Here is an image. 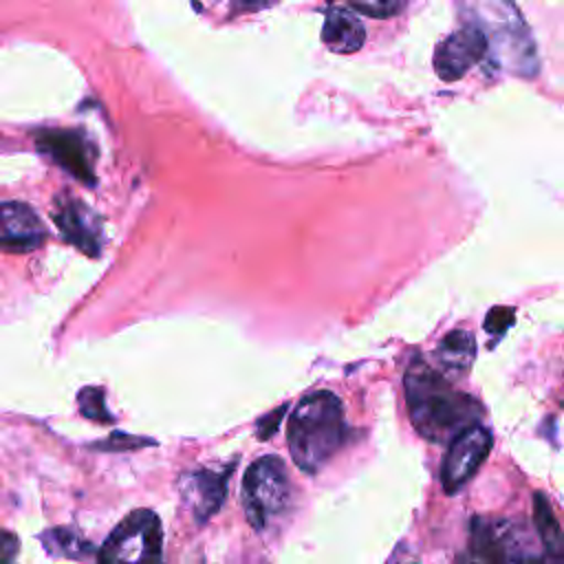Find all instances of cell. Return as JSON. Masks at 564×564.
I'll return each mask as SVG.
<instances>
[{
  "label": "cell",
  "mask_w": 564,
  "mask_h": 564,
  "mask_svg": "<svg viewBox=\"0 0 564 564\" xmlns=\"http://www.w3.org/2000/svg\"><path fill=\"white\" fill-rule=\"evenodd\" d=\"M487 46V33L478 24H465L463 29L454 31L436 46L434 68L438 77L445 82L463 77L474 64H478L485 57Z\"/></svg>",
  "instance_id": "obj_7"
},
{
  "label": "cell",
  "mask_w": 564,
  "mask_h": 564,
  "mask_svg": "<svg viewBox=\"0 0 564 564\" xmlns=\"http://www.w3.org/2000/svg\"><path fill=\"white\" fill-rule=\"evenodd\" d=\"M476 357V339L469 330H452L436 346V359L445 372L465 375Z\"/></svg>",
  "instance_id": "obj_14"
},
{
  "label": "cell",
  "mask_w": 564,
  "mask_h": 564,
  "mask_svg": "<svg viewBox=\"0 0 564 564\" xmlns=\"http://www.w3.org/2000/svg\"><path fill=\"white\" fill-rule=\"evenodd\" d=\"M366 40V29L348 7L330 4L324 13L322 42L333 53H355Z\"/></svg>",
  "instance_id": "obj_12"
},
{
  "label": "cell",
  "mask_w": 564,
  "mask_h": 564,
  "mask_svg": "<svg viewBox=\"0 0 564 564\" xmlns=\"http://www.w3.org/2000/svg\"><path fill=\"white\" fill-rule=\"evenodd\" d=\"M42 549L51 557H66V560H84L93 553V544L84 540L73 527H53L37 535Z\"/></svg>",
  "instance_id": "obj_15"
},
{
  "label": "cell",
  "mask_w": 564,
  "mask_h": 564,
  "mask_svg": "<svg viewBox=\"0 0 564 564\" xmlns=\"http://www.w3.org/2000/svg\"><path fill=\"white\" fill-rule=\"evenodd\" d=\"M79 403H82V412L84 416L93 419V421H101V423H110L112 414H108L106 405H104V392L97 388H84L79 392Z\"/></svg>",
  "instance_id": "obj_16"
},
{
  "label": "cell",
  "mask_w": 564,
  "mask_h": 564,
  "mask_svg": "<svg viewBox=\"0 0 564 564\" xmlns=\"http://www.w3.org/2000/svg\"><path fill=\"white\" fill-rule=\"evenodd\" d=\"M229 474H231V467L223 471L196 469L181 476L178 489H181L183 502L189 507L198 524H205L223 507L227 496Z\"/></svg>",
  "instance_id": "obj_10"
},
{
  "label": "cell",
  "mask_w": 564,
  "mask_h": 564,
  "mask_svg": "<svg viewBox=\"0 0 564 564\" xmlns=\"http://www.w3.org/2000/svg\"><path fill=\"white\" fill-rule=\"evenodd\" d=\"M53 220L57 223L62 236L68 242H73L79 251L88 256H99L104 242L101 223L84 200L68 194L59 196L55 200Z\"/></svg>",
  "instance_id": "obj_9"
},
{
  "label": "cell",
  "mask_w": 564,
  "mask_h": 564,
  "mask_svg": "<svg viewBox=\"0 0 564 564\" xmlns=\"http://www.w3.org/2000/svg\"><path fill=\"white\" fill-rule=\"evenodd\" d=\"M533 524L544 553V564H564V531L544 494H533Z\"/></svg>",
  "instance_id": "obj_13"
},
{
  "label": "cell",
  "mask_w": 564,
  "mask_h": 564,
  "mask_svg": "<svg viewBox=\"0 0 564 564\" xmlns=\"http://www.w3.org/2000/svg\"><path fill=\"white\" fill-rule=\"evenodd\" d=\"M46 240V227L24 203H0V249L26 253Z\"/></svg>",
  "instance_id": "obj_11"
},
{
  "label": "cell",
  "mask_w": 564,
  "mask_h": 564,
  "mask_svg": "<svg viewBox=\"0 0 564 564\" xmlns=\"http://www.w3.org/2000/svg\"><path fill=\"white\" fill-rule=\"evenodd\" d=\"M291 500V480L286 465L278 456L253 460L242 478V509L256 531H264Z\"/></svg>",
  "instance_id": "obj_5"
},
{
  "label": "cell",
  "mask_w": 564,
  "mask_h": 564,
  "mask_svg": "<svg viewBox=\"0 0 564 564\" xmlns=\"http://www.w3.org/2000/svg\"><path fill=\"white\" fill-rule=\"evenodd\" d=\"M469 533L478 564H544L542 546L522 522L476 516Z\"/></svg>",
  "instance_id": "obj_4"
},
{
  "label": "cell",
  "mask_w": 564,
  "mask_h": 564,
  "mask_svg": "<svg viewBox=\"0 0 564 564\" xmlns=\"http://www.w3.org/2000/svg\"><path fill=\"white\" fill-rule=\"evenodd\" d=\"M18 551H20L18 535L0 529V564H13Z\"/></svg>",
  "instance_id": "obj_20"
},
{
  "label": "cell",
  "mask_w": 564,
  "mask_h": 564,
  "mask_svg": "<svg viewBox=\"0 0 564 564\" xmlns=\"http://www.w3.org/2000/svg\"><path fill=\"white\" fill-rule=\"evenodd\" d=\"M286 438L293 463L304 474H317L346 441L341 401L328 390L304 397L291 414Z\"/></svg>",
  "instance_id": "obj_2"
},
{
  "label": "cell",
  "mask_w": 564,
  "mask_h": 564,
  "mask_svg": "<svg viewBox=\"0 0 564 564\" xmlns=\"http://www.w3.org/2000/svg\"><path fill=\"white\" fill-rule=\"evenodd\" d=\"M491 443V432L480 423L469 425L449 441L447 454L441 465V482L447 494H456L471 480V476L489 456Z\"/></svg>",
  "instance_id": "obj_6"
},
{
  "label": "cell",
  "mask_w": 564,
  "mask_h": 564,
  "mask_svg": "<svg viewBox=\"0 0 564 564\" xmlns=\"http://www.w3.org/2000/svg\"><path fill=\"white\" fill-rule=\"evenodd\" d=\"M405 7V2L401 0H375V2H348L350 11L370 15V18H392L397 15L401 9Z\"/></svg>",
  "instance_id": "obj_17"
},
{
  "label": "cell",
  "mask_w": 564,
  "mask_h": 564,
  "mask_svg": "<svg viewBox=\"0 0 564 564\" xmlns=\"http://www.w3.org/2000/svg\"><path fill=\"white\" fill-rule=\"evenodd\" d=\"M37 145L82 183H95V148L84 134L75 130H44L37 134Z\"/></svg>",
  "instance_id": "obj_8"
},
{
  "label": "cell",
  "mask_w": 564,
  "mask_h": 564,
  "mask_svg": "<svg viewBox=\"0 0 564 564\" xmlns=\"http://www.w3.org/2000/svg\"><path fill=\"white\" fill-rule=\"evenodd\" d=\"M405 403L416 432L434 443L458 436L480 416L478 403L456 392L445 375L430 368L421 357L412 359L405 370Z\"/></svg>",
  "instance_id": "obj_1"
},
{
  "label": "cell",
  "mask_w": 564,
  "mask_h": 564,
  "mask_svg": "<svg viewBox=\"0 0 564 564\" xmlns=\"http://www.w3.org/2000/svg\"><path fill=\"white\" fill-rule=\"evenodd\" d=\"M97 564H163V527L152 509L130 511L106 538Z\"/></svg>",
  "instance_id": "obj_3"
},
{
  "label": "cell",
  "mask_w": 564,
  "mask_h": 564,
  "mask_svg": "<svg viewBox=\"0 0 564 564\" xmlns=\"http://www.w3.org/2000/svg\"><path fill=\"white\" fill-rule=\"evenodd\" d=\"M141 445H152L150 438H139V436H123V434H112L108 441L95 445L99 449H108V452H121V449H134Z\"/></svg>",
  "instance_id": "obj_19"
},
{
  "label": "cell",
  "mask_w": 564,
  "mask_h": 564,
  "mask_svg": "<svg viewBox=\"0 0 564 564\" xmlns=\"http://www.w3.org/2000/svg\"><path fill=\"white\" fill-rule=\"evenodd\" d=\"M513 324V308H502V306H496L487 313L485 317V328L487 333L500 337L509 326Z\"/></svg>",
  "instance_id": "obj_18"
}]
</instances>
